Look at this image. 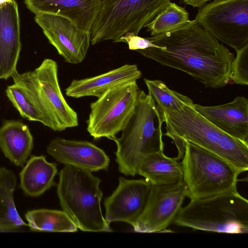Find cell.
<instances>
[{
  "mask_svg": "<svg viewBox=\"0 0 248 248\" xmlns=\"http://www.w3.org/2000/svg\"><path fill=\"white\" fill-rule=\"evenodd\" d=\"M151 186L145 178L128 180L120 177L118 186L104 200L107 223L121 221L133 226L145 207Z\"/></svg>",
  "mask_w": 248,
  "mask_h": 248,
  "instance_id": "4fadbf2b",
  "label": "cell"
},
{
  "mask_svg": "<svg viewBox=\"0 0 248 248\" xmlns=\"http://www.w3.org/2000/svg\"><path fill=\"white\" fill-rule=\"evenodd\" d=\"M48 154L57 162L90 172L107 170L109 157L104 151L86 140L53 139L47 146Z\"/></svg>",
  "mask_w": 248,
  "mask_h": 248,
  "instance_id": "5bb4252c",
  "label": "cell"
},
{
  "mask_svg": "<svg viewBox=\"0 0 248 248\" xmlns=\"http://www.w3.org/2000/svg\"><path fill=\"white\" fill-rule=\"evenodd\" d=\"M186 106L163 113L166 132L178 150L183 141L193 142L225 159L241 173L248 170V143L223 132L194 108Z\"/></svg>",
  "mask_w": 248,
  "mask_h": 248,
  "instance_id": "7a4b0ae2",
  "label": "cell"
},
{
  "mask_svg": "<svg viewBox=\"0 0 248 248\" xmlns=\"http://www.w3.org/2000/svg\"><path fill=\"white\" fill-rule=\"evenodd\" d=\"M186 197L190 200L237 189L241 172L231 163L193 142L185 140L177 150Z\"/></svg>",
  "mask_w": 248,
  "mask_h": 248,
  "instance_id": "8992f818",
  "label": "cell"
},
{
  "mask_svg": "<svg viewBox=\"0 0 248 248\" xmlns=\"http://www.w3.org/2000/svg\"><path fill=\"white\" fill-rule=\"evenodd\" d=\"M186 192L183 181L167 185H151L145 207L133 226L135 232H167L180 211Z\"/></svg>",
  "mask_w": 248,
  "mask_h": 248,
  "instance_id": "8fae6325",
  "label": "cell"
},
{
  "mask_svg": "<svg viewBox=\"0 0 248 248\" xmlns=\"http://www.w3.org/2000/svg\"><path fill=\"white\" fill-rule=\"evenodd\" d=\"M5 92L9 100L22 117L44 124V119L41 113L18 86L15 84L9 85Z\"/></svg>",
  "mask_w": 248,
  "mask_h": 248,
  "instance_id": "484cf974",
  "label": "cell"
},
{
  "mask_svg": "<svg viewBox=\"0 0 248 248\" xmlns=\"http://www.w3.org/2000/svg\"><path fill=\"white\" fill-rule=\"evenodd\" d=\"M201 115L229 136L248 143V99L237 96L229 103L214 106L194 104Z\"/></svg>",
  "mask_w": 248,
  "mask_h": 248,
  "instance_id": "2e32d148",
  "label": "cell"
},
{
  "mask_svg": "<svg viewBox=\"0 0 248 248\" xmlns=\"http://www.w3.org/2000/svg\"><path fill=\"white\" fill-rule=\"evenodd\" d=\"M57 166L55 163L48 162L43 155L31 156L20 172V188L27 196L41 195L55 185Z\"/></svg>",
  "mask_w": 248,
  "mask_h": 248,
  "instance_id": "ffe728a7",
  "label": "cell"
},
{
  "mask_svg": "<svg viewBox=\"0 0 248 248\" xmlns=\"http://www.w3.org/2000/svg\"><path fill=\"white\" fill-rule=\"evenodd\" d=\"M142 73L137 65L126 64L103 74L80 79H73L65 89L69 97H98L107 90L126 83L137 81Z\"/></svg>",
  "mask_w": 248,
  "mask_h": 248,
  "instance_id": "ac0fdd59",
  "label": "cell"
},
{
  "mask_svg": "<svg viewBox=\"0 0 248 248\" xmlns=\"http://www.w3.org/2000/svg\"><path fill=\"white\" fill-rule=\"evenodd\" d=\"M164 150L152 153L141 162L137 174L143 176L151 185H167L183 181V169L176 157L166 155Z\"/></svg>",
  "mask_w": 248,
  "mask_h": 248,
  "instance_id": "44dd1931",
  "label": "cell"
},
{
  "mask_svg": "<svg viewBox=\"0 0 248 248\" xmlns=\"http://www.w3.org/2000/svg\"><path fill=\"white\" fill-rule=\"evenodd\" d=\"M186 4L193 7H200L211 0H182Z\"/></svg>",
  "mask_w": 248,
  "mask_h": 248,
  "instance_id": "f1b7e54d",
  "label": "cell"
},
{
  "mask_svg": "<svg viewBox=\"0 0 248 248\" xmlns=\"http://www.w3.org/2000/svg\"><path fill=\"white\" fill-rule=\"evenodd\" d=\"M33 146V137L27 125L20 121L3 122L0 127V148L12 163L23 166Z\"/></svg>",
  "mask_w": 248,
  "mask_h": 248,
  "instance_id": "d6986e66",
  "label": "cell"
},
{
  "mask_svg": "<svg viewBox=\"0 0 248 248\" xmlns=\"http://www.w3.org/2000/svg\"><path fill=\"white\" fill-rule=\"evenodd\" d=\"M59 176L57 192L61 206L78 229L112 232L101 210V180L92 172L70 165H65Z\"/></svg>",
  "mask_w": 248,
  "mask_h": 248,
  "instance_id": "5b68a950",
  "label": "cell"
},
{
  "mask_svg": "<svg viewBox=\"0 0 248 248\" xmlns=\"http://www.w3.org/2000/svg\"><path fill=\"white\" fill-rule=\"evenodd\" d=\"M21 48L20 19L16 0L0 3V79L17 72Z\"/></svg>",
  "mask_w": 248,
  "mask_h": 248,
  "instance_id": "9a60e30c",
  "label": "cell"
},
{
  "mask_svg": "<svg viewBox=\"0 0 248 248\" xmlns=\"http://www.w3.org/2000/svg\"><path fill=\"white\" fill-rule=\"evenodd\" d=\"M147 38L156 47L137 51L144 57L186 73L206 87L221 88L230 81L233 54L195 20Z\"/></svg>",
  "mask_w": 248,
  "mask_h": 248,
  "instance_id": "6da1fadb",
  "label": "cell"
},
{
  "mask_svg": "<svg viewBox=\"0 0 248 248\" xmlns=\"http://www.w3.org/2000/svg\"><path fill=\"white\" fill-rule=\"evenodd\" d=\"M16 184L14 173L0 168V232H11L28 226L16 209L14 192Z\"/></svg>",
  "mask_w": 248,
  "mask_h": 248,
  "instance_id": "7402d4cb",
  "label": "cell"
},
{
  "mask_svg": "<svg viewBox=\"0 0 248 248\" xmlns=\"http://www.w3.org/2000/svg\"><path fill=\"white\" fill-rule=\"evenodd\" d=\"M118 42L126 43L131 50L144 49L150 47H156L147 38H143L133 33L127 32L121 37Z\"/></svg>",
  "mask_w": 248,
  "mask_h": 248,
  "instance_id": "83f0119b",
  "label": "cell"
},
{
  "mask_svg": "<svg viewBox=\"0 0 248 248\" xmlns=\"http://www.w3.org/2000/svg\"><path fill=\"white\" fill-rule=\"evenodd\" d=\"M102 0H24L34 14L61 16L72 21L82 31L90 32Z\"/></svg>",
  "mask_w": 248,
  "mask_h": 248,
  "instance_id": "e0dca14e",
  "label": "cell"
},
{
  "mask_svg": "<svg viewBox=\"0 0 248 248\" xmlns=\"http://www.w3.org/2000/svg\"><path fill=\"white\" fill-rule=\"evenodd\" d=\"M173 224L210 232H248V201L237 189L190 200Z\"/></svg>",
  "mask_w": 248,
  "mask_h": 248,
  "instance_id": "277c9868",
  "label": "cell"
},
{
  "mask_svg": "<svg viewBox=\"0 0 248 248\" xmlns=\"http://www.w3.org/2000/svg\"><path fill=\"white\" fill-rule=\"evenodd\" d=\"M149 94L156 103L159 111L171 112L186 106H192V100L187 96L169 89L161 80L144 78Z\"/></svg>",
  "mask_w": 248,
  "mask_h": 248,
  "instance_id": "cb8c5ba5",
  "label": "cell"
},
{
  "mask_svg": "<svg viewBox=\"0 0 248 248\" xmlns=\"http://www.w3.org/2000/svg\"><path fill=\"white\" fill-rule=\"evenodd\" d=\"M231 66L230 80L236 84L248 85V44L236 51Z\"/></svg>",
  "mask_w": 248,
  "mask_h": 248,
  "instance_id": "4316f807",
  "label": "cell"
},
{
  "mask_svg": "<svg viewBox=\"0 0 248 248\" xmlns=\"http://www.w3.org/2000/svg\"><path fill=\"white\" fill-rule=\"evenodd\" d=\"M143 91L137 81L108 89L90 104L87 130L94 139L112 140L122 132L134 113Z\"/></svg>",
  "mask_w": 248,
  "mask_h": 248,
  "instance_id": "9c48e42d",
  "label": "cell"
},
{
  "mask_svg": "<svg viewBox=\"0 0 248 248\" xmlns=\"http://www.w3.org/2000/svg\"><path fill=\"white\" fill-rule=\"evenodd\" d=\"M163 114L151 96L142 92L134 113L116 143L115 161L120 172L126 176L137 174L139 165L149 155L164 150Z\"/></svg>",
  "mask_w": 248,
  "mask_h": 248,
  "instance_id": "3957f363",
  "label": "cell"
},
{
  "mask_svg": "<svg viewBox=\"0 0 248 248\" xmlns=\"http://www.w3.org/2000/svg\"><path fill=\"white\" fill-rule=\"evenodd\" d=\"M12 78L41 113L44 125L55 131L78 126L77 113L62 92L56 61L45 59L33 71L16 72Z\"/></svg>",
  "mask_w": 248,
  "mask_h": 248,
  "instance_id": "52a82bcc",
  "label": "cell"
},
{
  "mask_svg": "<svg viewBox=\"0 0 248 248\" xmlns=\"http://www.w3.org/2000/svg\"><path fill=\"white\" fill-rule=\"evenodd\" d=\"M196 22L235 51L248 44V0H214L200 7Z\"/></svg>",
  "mask_w": 248,
  "mask_h": 248,
  "instance_id": "30bf717a",
  "label": "cell"
},
{
  "mask_svg": "<svg viewBox=\"0 0 248 248\" xmlns=\"http://www.w3.org/2000/svg\"><path fill=\"white\" fill-rule=\"evenodd\" d=\"M28 226L32 231L75 232L78 228L63 210L40 209L30 210L25 214Z\"/></svg>",
  "mask_w": 248,
  "mask_h": 248,
  "instance_id": "603a6c76",
  "label": "cell"
},
{
  "mask_svg": "<svg viewBox=\"0 0 248 248\" xmlns=\"http://www.w3.org/2000/svg\"><path fill=\"white\" fill-rule=\"evenodd\" d=\"M34 20L65 62L78 64L85 59L91 44L90 32L56 15L36 14Z\"/></svg>",
  "mask_w": 248,
  "mask_h": 248,
  "instance_id": "7c38bea8",
  "label": "cell"
},
{
  "mask_svg": "<svg viewBox=\"0 0 248 248\" xmlns=\"http://www.w3.org/2000/svg\"><path fill=\"white\" fill-rule=\"evenodd\" d=\"M170 0H102L91 31L93 45L118 42L127 32L138 35Z\"/></svg>",
  "mask_w": 248,
  "mask_h": 248,
  "instance_id": "ba28073f",
  "label": "cell"
},
{
  "mask_svg": "<svg viewBox=\"0 0 248 248\" xmlns=\"http://www.w3.org/2000/svg\"><path fill=\"white\" fill-rule=\"evenodd\" d=\"M189 20V14L185 8L170 1L145 27L153 36L178 28Z\"/></svg>",
  "mask_w": 248,
  "mask_h": 248,
  "instance_id": "d4e9b609",
  "label": "cell"
}]
</instances>
